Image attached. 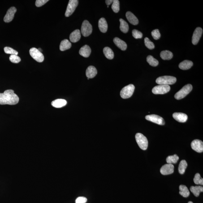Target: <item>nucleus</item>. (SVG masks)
<instances>
[{
  "mask_svg": "<svg viewBox=\"0 0 203 203\" xmlns=\"http://www.w3.org/2000/svg\"><path fill=\"white\" fill-rule=\"evenodd\" d=\"M19 102V97L12 90H8L0 93V105H15Z\"/></svg>",
  "mask_w": 203,
  "mask_h": 203,
  "instance_id": "1",
  "label": "nucleus"
},
{
  "mask_svg": "<svg viewBox=\"0 0 203 203\" xmlns=\"http://www.w3.org/2000/svg\"><path fill=\"white\" fill-rule=\"evenodd\" d=\"M136 143L141 149L146 150L148 147V140L144 135L140 133L136 134L135 136Z\"/></svg>",
  "mask_w": 203,
  "mask_h": 203,
  "instance_id": "2",
  "label": "nucleus"
},
{
  "mask_svg": "<svg viewBox=\"0 0 203 203\" xmlns=\"http://www.w3.org/2000/svg\"><path fill=\"white\" fill-rule=\"evenodd\" d=\"M176 81V78L175 77L169 76L160 77L156 80L157 84L168 85L175 84Z\"/></svg>",
  "mask_w": 203,
  "mask_h": 203,
  "instance_id": "3",
  "label": "nucleus"
},
{
  "mask_svg": "<svg viewBox=\"0 0 203 203\" xmlns=\"http://www.w3.org/2000/svg\"><path fill=\"white\" fill-rule=\"evenodd\" d=\"M192 85L188 84L183 86L181 89L176 93L175 97L177 100L184 98L192 91Z\"/></svg>",
  "mask_w": 203,
  "mask_h": 203,
  "instance_id": "4",
  "label": "nucleus"
},
{
  "mask_svg": "<svg viewBox=\"0 0 203 203\" xmlns=\"http://www.w3.org/2000/svg\"><path fill=\"white\" fill-rule=\"evenodd\" d=\"M135 90L134 85L130 84L122 88L120 93L121 97L123 99L130 98L132 95Z\"/></svg>",
  "mask_w": 203,
  "mask_h": 203,
  "instance_id": "5",
  "label": "nucleus"
},
{
  "mask_svg": "<svg viewBox=\"0 0 203 203\" xmlns=\"http://www.w3.org/2000/svg\"><path fill=\"white\" fill-rule=\"evenodd\" d=\"M29 54L31 57L38 62H41L44 60L43 55L37 48H31L29 50Z\"/></svg>",
  "mask_w": 203,
  "mask_h": 203,
  "instance_id": "6",
  "label": "nucleus"
},
{
  "mask_svg": "<svg viewBox=\"0 0 203 203\" xmlns=\"http://www.w3.org/2000/svg\"><path fill=\"white\" fill-rule=\"evenodd\" d=\"M92 27L88 21L84 20L82 23L81 32L82 35L85 37H88L92 33Z\"/></svg>",
  "mask_w": 203,
  "mask_h": 203,
  "instance_id": "7",
  "label": "nucleus"
},
{
  "mask_svg": "<svg viewBox=\"0 0 203 203\" xmlns=\"http://www.w3.org/2000/svg\"><path fill=\"white\" fill-rule=\"evenodd\" d=\"M78 4V1L77 0H70L66 9L65 15L66 17H68L71 15L75 11V9L77 7Z\"/></svg>",
  "mask_w": 203,
  "mask_h": 203,
  "instance_id": "8",
  "label": "nucleus"
},
{
  "mask_svg": "<svg viewBox=\"0 0 203 203\" xmlns=\"http://www.w3.org/2000/svg\"><path fill=\"white\" fill-rule=\"evenodd\" d=\"M170 88L168 85H159L154 87L152 90V92L155 94H164L170 90Z\"/></svg>",
  "mask_w": 203,
  "mask_h": 203,
  "instance_id": "9",
  "label": "nucleus"
},
{
  "mask_svg": "<svg viewBox=\"0 0 203 203\" xmlns=\"http://www.w3.org/2000/svg\"><path fill=\"white\" fill-rule=\"evenodd\" d=\"M145 118L147 120L161 125H163L165 123L164 120L162 117L155 114L147 115L145 117Z\"/></svg>",
  "mask_w": 203,
  "mask_h": 203,
  "instance_id": "10",
  "label": "nucleus"
},
{
  "mask_svg": "<svg viewBox=\"0 0 203 203\" xmlns=\"http://www.w3.org/2000/svg\"><path fill=\"white\" fill-rule=\"evenodd\" d=\"M203 33V30L200 27H197L195 29L192 35V43L194 45H196L199 42Z\"/></svg>",
  "mask_w": 203,
  "mask_h": 203,
  "instance_id": "11",
  "label": "nucleus"
},
{
  "mask_svg": "<svg viewBox=\"0 0 203 203\" xmlns=\"http://www.w3.org/2000/svg\"><path fill=\"white\" fill-rule=\"evenodd\" d=\"M17 11V9L14 7H11L8 10L6 15L4 18V20L5 22L9 23L14 19V14Z\"/></svg>",
  "mask_w": 203,
  "mask_h": 203,
  "instance_id": "12",
  "label": "nucleus"
},
{
  "mask_svg": "<svg viewBox=\"0 0 203 203\" xmlns=\"http://www.w3.org/2000/svg\"><path fill=\"white\" fill-rule=\"evenodd\" d=\"M174 166L172 164H167L164 165L160 169V172L164 175H170L174 172Z\"/></svg>",
  "mask_w": 203,
  "mask_h": 203,
  "instance_id": "13",
  "label": "nucleus"
},
{
  "mask_svg": "<svg viewBox=\"0 0 203 203\" xmlns=\"http://www.w3.org/2000/svg\"><path fill=\"white\" fill-rule=\"evenodd\" d=\"M192 149L198 153H201L203 151V143L201 140H195L191 143Z\"/></svg>",
  "mask_w": 203,
  "mask_h": 203,
  "instance_id": "14",
  "label": "nucleus"
},
{
  "mask_svg": "<svg viewBox=\"0 0 203 203\" xmlns=\"http://www.w3.org/2000/svg\"><path fill=\"white\" fill-rule=\"evenodd\" d=\"M173 117L178 122L184 123L187 121L188 116L187 114L181 113H175L173 114Z\"/></svg>",
  "mask_w": 203,
  "mask_h": 203,
  "instance_id": "15",
  "label": "nucleus"
},
{
  "mask_svg": "<svg viewBox=\"0 0 203 203\" xmlns=\"http://www.w3.org/2000/svg\"><path fill=\"white\" fill-rule=\"evenodd\" d=\"M81 37L80 31L79 29H76L70 35V40L71 42L76 43L80 40Z\"/></svg>",
  "mask_w": 203,
  "mask_h": 203,
  "instance_id": "16",
  "label": "nucleus"
},
{
  "mask_svg": "<svg viewBox=\"0 0 203 203\" xmlns=\"http://www.w3.org/2000/svg\"><path fill=\"white\" fill-rule=\"evenodd\" d=\"M126 18L130 23L134 25L138 24L139 20L130 11H127L126 14Z\"/></svg>",
  "mask_w": 203,
  "mask_h": 203,
  "instance_id": "17",
  "label": "nucleus"
},
{
  "mask_svg": "<svg viewBox=\"0 0 203 203\" xmlns=\"http://www.w3.org/2000/svg\"><path fill=\"white\" fill-rule=\"evenodd\" d=\"M97 73V70L94 66H90L86 71V75L88 78L92 79L96 76Z\"/></svg>",
  "mask_w": 203,
  "mask_h": 203,
  "instance_id": "18",
  "label": "nucleus"
},
{
  "mask_svg": "<svg viewBox=\"0 0 203 203\" xmlns=\"http://www.w3.org/2000/svg\"><path fill=\"white\" fill-rule=\"evenodd\" d=\"M91 53V48L88 45H85L80 48L79 54L82 56L88 58L90 55Z\"/></svg>",
  "mask_w": 203,
  "mask_h": 203,
  "instance_id": "19",
  "label": "nucleus"
},
{
  "mask_svg": "<svg viewBox=\"0 0 203 203\" xmlns=\"http://www.w3.org/2000/svg\"><path fill=\"white\" fill-rule=\"evenodd\" d=\"M113 41L117 47L122 50H125L127 49V43L118 37H116L113 40Z\"/></svg>",
  "mask_w": 203,
  "mask_h": 203,
  "instance_id": "20",
  "label": "nucleus"
},
{
  "mask_svg": "<svg viewBox=\"0 0 203 203\" xmlns=\"http://www.w3.org/2000/svg\"><path fill=\"white\" fill-rule=\"evenodd\" d=\"M98 27L100 31L103 33H105L107 31L108 24L104 18H101L98 22Z\"/></svg>",
  "mask_w": 203,
  "mask_h": 203,
  "instance_id": "21",
  "label": "nucleus"
},
{
  "mask_svg": "<svg viewBox=\"0 0 203 203\" xmlns=\"http://www.w3.org/2000/svg\"><path fill=\"white\" fill-rule=\"evenodd\" d=\"M67 103L66 100L63 99H57L52 102L51 105L54 107L60 108L65 106L67 104Z\"/></svg>",
  "mask_w": 203,
  "mask_h": 203,
  "instance_id": "22",
  "label": "nucleus"
},
{
  "mask_svg": "<svg viewBox=\"0 0 203 203\" xmlns=\"http://www.w3.org/2000/svg\"><path fill=\"white\" fill-rule=\"evenodd\" d=\"M193 66V62L189 60H184L181 62L179 65V67L181 69L187 70L189 69Z\"/></svg>",
  "mask_w": 203,
  "mask_h": 203,
  "instance_id": "23",
  "label": "nucleus"
},
{
  "mask_svg": "<svg viewBox=\"0 0 203 203\" xmlns=\"http://www.w3.org/2000/svg\"><path fill=\"white\" fill-rule=\"evenodd\" d=\"M71 46V43L67 39H65L61 41L60 46V49L62 51H64L70 49Z\"/></svg>",
  "mask_w": 203,
  "mask_h": 203,
  "instance_id": "24",
  "label": "nucleus"
},
{
  "mask_svg": "<svg viewBox=\"0 0 203 203\" xmlns=\"http://www.w3.org/2000/svg\"><path fill=\"white\" fill-rule=\"evenodd\" d=\"M190 190L196 197H198L200 192H203V187L201 186H192Z\"/></svg>",
  "mask_w": 203,
  "mask_h": 203,
  "instance_id": "25",
  "label": "nucleus"
},
{
  "mask_svg": "<svg viewBox=\"0 0 203 203\" xmlns=\"http://www.w3.org/2000/svg\"><path fill=\"white\" fill-rule=\"evenodd\" d=\"M179 192L181 195L184 197H187L189 196L190 193L188 188L186 186L180 185L179 187Z\"/></svg>",
  "mask_w": 203,
  "mask_h": 203,
  "instance_id": "26",
  "label": "nucleus"
},
{
  "mask_svg": "<svg viewBox=\"0 0 203 203\" xmlns=\"http://www.w3.org/2000/svg\"><path fill=\"white\" fill-rule=\"evenodd\" d=\"M104 54L108 59L112 60L114 57V54L113 51L110 48L106 47L103 49Z\"/></svg>",
  "mask_w": 203,
  "mask_h": 203,
  "instance_id": "27",
  "label": "nucleus"
},
{
  "mask_svg": "<svg viewBox=\"0 0 203 203\" xmlns=\"http://www.w3.org/2000/svg\"><path fill=\"white\" fill-rule=\"evenodd\" d=\"M120 22V29L121 31L124 33H127L129 31V25L127 23L123 20V19H120L119 20Z\"/></svg>",
  "mask_w": 203,
  "mask_h": 203,
  "instance_id": "28",
  "label": "nucleus"
},
{
  "mask_svg": "<svg viewBox=\"0 0 203 203\" xmlns=\"http://www.w3.org/2000/svg\"><path fill=\"white\" fill-rule=\"evenodd\" d=\"M160 57L161 58L164 60H170L172 58L173 54L170 51L164 50L161 52Z\"/></svg>",
  "mask_w": 203,
  "mask_h": 203,
  "instance_id": "29",
  "label": "nucleus"
},
{
  "mask_svg": "<svg viewBox=\"0 0 203 203\" xmlns=\"http://www.w3.org/2000/svg\"><path fill=\"white\" fill-rule=\"evenodd\" d=\"M187 166V163L185 160H182L179 163V167H178V171L179 174H184Z\"/></svg>",
  "mask_w": 203,
  "mask_h": 203,
  "instance_id": "30",
  "label": "nucleus"
},
{
  "mask_svg": "<svg viewBox=\"0 0 203 203\" xmlns=\"http://www.w3.org/2000/svg\"><path fill=\"white\" fill-rule=\"evenodd\" d=\"M179 157L176 154L169 156L166 158V162L168 164L176 163L179 160Z\"/></svg>",
  "mask_w": 203,
  "mask_h": 203,
  "instance_id": "31",
  "label": "nucleus"
},
{
  "mask_svg": "<svg viewBox=\"0 0 203 203\" xmlns=\"http://www.w3.org/2000/svg\"><path fill=\"white\" fill-rule=\"evenodd\" d=\"M147 62L150 65L153 67H156L158 65V61L153 58L151 55L148 56L147 57Z\"/></svg>",
  "mask_w": 203,
  "mask_h": 203,
  "instance_id": "32",
  "label": "nucleus"
},
{
  "mask_svg": "<svg viewBox=\"0 0 203 203\" xmlns=\"http://www.w3.org/2000/svg\"><path fill=\"white\" fill-rule=\"evenodd\" d=\"M113 11L115 13H118L120 10V2L118 0L113 1L112 5L111 6Z\"/></svg>",
  "mask_w": 203,
  "mask_h": 203,
  "instance_id": "33",
  "label": "nucleus"
},
{
  "mask_svg": "<svg viewBox=\"0 0 203 203\" xmlns=\"http://www.w3.org/2000/svg\"><path fill=\"white\" fill-rule=\"evenodd\" d=\"M193 180L195 184L203 186V179L202 178H201L200 174L199 173L195 174Z\"/></svg>",
  "mask_w": 203,
  "mask_h": 203,
  "instance_id": "34",
  "label": "nucleus"
},
{
  "mask_svg": "<svg viewBox=\"0 0 203 203\" xmlns=\"http://www.w3.org/2000/svg\"><path fill=\"white\" fill-rule=\"evenodd\" d=\"M144 42L146 46L148 49H150V50H152V49H153L155 48L154 43L152 42L148 38H145L144 40Z\"/></svg>",
  "mask_w": 203,
  "mask_h": 203,
  "instance_id": "35",
  "label": "nucleus"
},
{
  "mask_svg": "<svg viewBox=\"0 0 203 203\" xmlns=\"http://www.w3.org/2000/svg\"><path fill=\"white\" fill-rule=\"evenodd\" d=\"M4 50L6 54H10L11 55H18V52L16 50H14L13 48L8 47H6L4 48Z\"/></svg>",
  "mask_w": 203,
  "mask_h": 203,
  "instance_id": "36",
  "label": "nucleus"
},
{
  "mask_svg": "<svg viewBox=\"0 0 203 203\" xmlns=\"http://www.w3.org/2000/svg\"><path fill=\"white\" fill-rule=\"evenodd\" d=\"M10 60L13 63H18L20 62L21 59L17 55H11L10 57Z\"/></svg>",
  "mask_w": 203,
  "mask_h": 203,
  "instance_id": "37",
  "label": "nucleus"
},
{
  "mask_svg": "<svg viewBox=\"0 0 203 203\" xmlns=\"http://www.w3.org/2000/svg\"><path fill=\"white\" fill-rule=\"evenodd\" d=\"M132 36L135 39L141 38L143 37V34L136 29H134L132 31Z\"/></svg>",
  "mask_w": 203,
  "mask_h": 203,
  "instance_id": "38",
  "label": "nucleus"
},
{
  "mask_svg": "<svg viewBox=\"0 0 203 203\" xmlns=\"http://www.w3.org/2000/svg\"><path fill=\"white\" fill-rule=\"evenodd\" d=\"M151 34L152 37L155 40H158L161 37V34L160 31L158 29L154 30L152 31Z\"/></svg>",
  "mask_w": 203,
  "mask_h": 203,
  "instance_id": "39",
  "label": "nucleus"
},
{
  "mask_svg": "<svg viewBox=\"0 0 203 203\" xmlns=\"http://www.w3.org/2000/svg\"><path fill=\"white\" fill-rule=\"evenodd\" d=\"M49 1V0H37L35 4L37 7H40L43 6Z\"/></svg>",
  "mask_w": 203,
  "mask_h": 203,
  "instance_id": "40",
  "label": "nucleus"
},
{
  "mask_svg": "<svg viewBox=\"0 0 203 203\" xmlns=\"http://www.w3.org/2000/svg\"><path fill=\"white\" fill-rule=\"evenodd\" d=\"M87 199L84 197H79L76 199V203H85L87 202Z\"/></svg>",
  "mask_w": 203,
  "mask_h": 203,
  "instance_id": "41",
  "label": "nucleus"
},
{
  "mask_svg": "<svg viewBox=\"0 0 203 203\" xmlns=\"http://www.w3.org/2000/svg\"><path fill=\"white\" fill-rule=\"evenodd\" d=\"M105 2H106V5H107L108 6H109L111 4L113 3V1H112V0H106V1H105Z\"/></svg>",
  "mask_w": 203,
  "mask_h": 203,
  "instance_id": "42",
  "label": "nucleus"
},
{
  "mask_svg": "<svg viewBox=\"0 0 203 203\" xmlns=\"http://www.w3.org/2000/svg\"><path fill=\"white\" fill-rule=\"evenodd\" d=\"M38 50L40 52H42V49H41V48H38Z\"/></svg>",
  "mask_w": 203,
  "mask_h": 203,
  "instance_id": "43",
  "label": "nucleus"
},
{
  "mask_svg": "<svg viewBox=\"0 0 203 203\" xmlns=\"http://www.w3.org/2000/svg\"><path fill=\"white\" fill-rule=\"evenodd\" d=\"M188 203H193V202H192V201H189V202H188Z\"/></svg>",
  "mask_w": 203,
  "mask_h": 203,
  "instance_id": "44",
  "label": "nucleus"
},
{
  "mask_svg": "<svg viewBox=\"0 0 203 203\" xmlns=\"http://www.w3.org/2000/svg\"><path fill=\"white\" fill-rule=\"evenodd\" d=\"M107 7H108H108H109V6H107Z\"/></svg>",
  "mask_w": 203,
  "mask_h": 203,
  "instance_id": "45",
  "label": "nucleus"
}]
</instances>
